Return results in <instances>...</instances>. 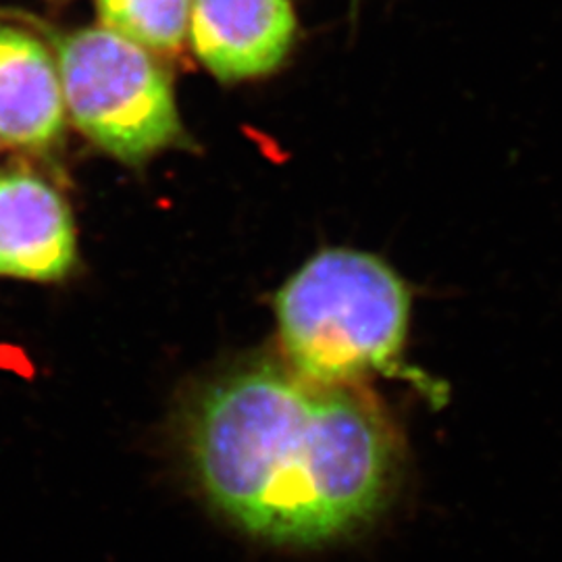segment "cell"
I'll list each match as a JSON object with an SVG mask.
<instances>
[{"label":"cell","instance_id":"52a82bcc","mask_svg":"<svg viewBox=\"0 0 562 562\" xmlns=\"http://www.w3.org/2000/svg\"><path fill=\"white\" fill-rule=\"evenodd\" d=\"M194 0H99L101 20L127 41L161 53L180 50Z\"/></svg>","mask_w":562,"mask_h":562},{"label":"cell","instance_id":"7a4b0ae2","mask_svg":"<svg viewBox=\"0 0 562 562\" xmlns=\"http://www.w3.org/2000/svg\"><path fill=\"white\" fill-rule=\"evenodd\" d=\"M283 362L313 382L355 385L398 373L411 292L380 257L327 248L276 296Z\"/></svg>","mask_w":562,"mask_h":562},{"label":"cell","instance_id":"3957f363","mask_svg":"<svg viewBox=\"0 0 562 562\" xmlns=\"http://www.w3.org/2000/svg\"><path fill=\"white\" fill-rule=\"evenodd\" d=\"M59 76L74 123L115 159L140 165L181 140L171 80L140 44L81 30L59 44Z\"/></svg>","mask_w":562,"mask_h":562},{"label":"cell","instance_id":"6da1fadb","mask_svg":"<svg viewBox=\"0 0 562 562\" xmlns=\"http://www.w3.org/2000/svg\"><path fill=\"white\" fill-rule=\"evenodd\" d=\"M186 452L209 504L250 538L306 548L375 519L401 473V442L355 385L252 361L204 385Z\"/></svg>","mask_w":562,"mask_h":562},{"label":"cell","instance_id":"8992f818","mask_svg":"<svg viewBox=\"0 0 562 562\" xmlns=\"http://www.w3.org/2000/svg\"><path fill=\"white\" fill-rule=\"evenodd\" d=\"M59 67L34 36L0 25V140L44 150L65 125Z\"/></svg>","mask_w":562,"mask_h":562},{"label":"cell","instance_id":"5b68a950","mask_svg":"<svg viewBox=\"0 0 562 562\" xmlns=\"http://www.w3.org/2000/svg\"><path fill=\"white\" fill-rule=\"evenodd\" d=\"M296 36L290 0H194L190 41L202 65L223 81L271 74Z\"/></svg>","mask_w":562,"mask_h":562},{"label":"cell","instance_id":"277c9868","mask_svg":"<svg viewBox=\"0 0 562 562\" xmlns=\"http://www.w3.org/2000/svg\"><path fill=\"white\" fill-rule=\"evenodd\" d=\"M76 265V223L59 190L30 171H2L0 278L55 283Z\"/></svg>","mask_w":562,"mask_h":562}]
</instances>
